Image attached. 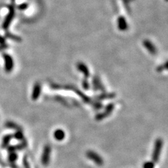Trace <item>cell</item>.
I'll list each match as a JSON object with an SVG mask.
<instances>
[{
    "label": "cell",
    "instance_id": "6da1fadb",
    "mask_svg": "<svg viewBox=\"0 0 168 168\" xmlns=\"http://www.w3.org/2000/svg\"><path fill=\"white\" fill-rule=\"evenodd\" d=\"M163 142L161 139H158L155 141L154 149H153V152L152 154V159L153 161L154 162H157L159 160L160 153H161V149L162 147Z\"/></svg>",
    "mask_w": 168,
    "mask_h": 168
},
{
    "label": "cell",
    "instance_id": "7a4b0ae2",
    "mask_svg": "<svg viewBox=\"0 0 168 168\" xmlns=\"http://www.w3.org/2000/svg\"><path fill=\"white\" fill-rule=\"evenodd\" d=\"M3 58L4 60V69L7 73H10L13 71L14 67V62L13 58L9 54L3 53Z\"/></svg>",
    "mask_w": 168,
    "mask_h": 168
},
{
    "label": "cell",
    "instance_id": "3957f363",
    "mask_svg": "<svg viewBox=\"0 0 168 168\" xmlns=\"http://www.w3.org/2000/svg\"><path fill=\"white\" fill-rule=\"evenodd\" d=\"M86 156L90 160H92L98 166H102L104 164V160L102 159V158L96 152H94L93 151H88Z\"/></svg>",
    "mask_w": 168,
    "mask_h": 168
},
{
    "label": "cell",
    "instance_id": "277c9868",
    "mask_svg": "<svg viewBox=\"0 0 168 168\" xmlns=\"http://www.w3.org/2000/svg\"><path fill=\"white\" fill-rule=\"evenodd\" d=\"M51 154V147L49 145H46L43 150V153L41 155V163L44 166H47L49 164L50 157Z\"/></svg>",
    "mask_w": 168,
    "mask_h": 168
},
{
    "label": "cell",
    "instance_id": "5b68a950",
    "mask_svg": "<svg viewBox=\"0 0 168 168\" xmlns=\"http://www.w3.org/2000/svg\"><path fill=\"white\" fill-rule=\"evenodd\" d=\"M14 15H15V12H14V9L13 7H10L9 8V13L7 14V16H6L5 19H4V21L3 24H2V28L4 30H6L7 29L9 28V27L10 26L11 23L13 19L14 18Z\"/></svg>",
    "mask_w": 168,
    "mask_h": 168
},
{
    "label": "cell",
    "instance_id": "8992f818",
    "mask_svg": "<svg viewBox=\"0 0 168 168\" xmlns=\"http://www.w3.org/2000/svg\"><path fill=\"white\" fill-rule=\"evenodd\" d=\"M41 92V86L39 83L36 82L35 84L32 88V100L35 101L39 99L40 97Z\"/></svg>",
    "mask_w": 168,
    "mask_h": 168
},
{
    "label": "cell",
    "instance_id": "52a82bcc",
    "mask_svg": "<svg viewBox=\"0 0 168 168\" xmlns=\"http://www.w3.org/2000/svg\"><path fill=\"white\" fill-rule=\"evenodd\" d=\"M27 147V142L24 140L23 142H21L18 144L14 145V146H9L8 147V151L9 153L11 152H15L16 150H22L23 148H25Z\"/></svg>",
    "mask_w": 168,
    "mask_h": 168
},
{
    "label": "cell",
    "instance_id": "ba28073f",
    "mask_svg": "<svg viewBox=\"0 0 168 168\" xmlns=\"http://www.w3.org/2000/svg\"><path fill=\"white\" fill-rule=\"evenodd\" d=\"M53 136H54V138L57 141H62L65 137V133L62 130L58 129V130H56L54 133H53Z\"/></svg>",
    "mask_w": 168,
    "mask_h": 168
},
{
    "label": "cell",
    "instance_id": "9c48e42d",
    "mask_svg": "<svg viewBox=\"0 0 168 168\" xmlns=\"http://www.w3.org/2000/svg\"><path fill=\"white\" fill-rule=\"evenodd\" d=\"M13 138V135H11V134H9V135H6L4 136L2 139V148H6L8 147V146L10 143L11 139Z\"/></svg>",
    "mask_w": 168,
    "mask_h": 168
},
{
    "label": "cell",
    "instance_id": "30bf717a",
    "mask_svg": "<svg viewBox=\"0 0 168 168\" xmlns=\"http://www.w3.org/2000/svg\"><path fill=\"white\" fill-rule=\"evenodd\" d=\"M5 126L7 128L9 129H13V130H21V128L19 126L18 124L13 122V121H7L5 123Z\"/></svg>",
    "mask_w": 168,
    "mask_h": 168
},
{
    "label": "cell",
    "instance_id": "8fae6325",
    "mask_svg": "<svg viewBox=\"0 0 168 168\" xmlns=\"http://www.w3.org/2000/svg\"><path fill=\"white\" fill-rule=\"evenodd\" d=\"M6 37L10 39L13 40L14 41H16V42H21L22 41V39L20 37V36H17V35H14L13 34H11L9 32H6Z\"/></svg>",
    "mask_w": 168,
    "mask_h": 168
},
{
    "label": "cell",
    "instance_id": "7c38bea8",
    "mask_svg": "<svg viewBox=\"0 0 168 168\" xmlns=\"http://www.w3.org/2000/svg\"><path fill=\"white\" fill-rule=\"evenodd\" d=\"M13 137L16 139L17 140H24V135L23 133L22 132V130H16V132L13 135Z\"/></svg>",
    "mask_w": 168,
    "mask_h": 168
},
{
    "label": "cell",
    "instance_id": "4fadbf2b",
    "mask_svg": "<svg viewBox=\"0 0 168 168\" xmlns=\"http://www.w3.org/2000/svg\"><path fill=\"white\" fill-rule=\"evenodd\" d=\"M144 46L147 48L150 53H155V48L154 46H153L152 43H151V42L148 41H146L144 42Z\"/></svg>",
    "mask_w": 168,
    "mask_h": 168
},
{
    "label": "cell",
    "instance_id": "5bb4252c",
    "mask_svg": "<svg viewBox=\"0 0 168 168\" xmlns=\"http://www.w3.org/2000/svg\"><path fill=\"white\" fill-rule=\"evenodd\" d=\"M17 159H18V154H17L16 152L9 153V158H8V160L9 162L11 163H13L16 161Z\"/></svg>",
    "mask_w": 168,
    "mask_h": 168
},
{
    "label": "cell",
    "instance_id": "9a60e30c",
    "mask_svg": "<svg viewBox=\"0 0 168 168\" xmlns=\"http://www.w3.org/2000/svg\"><path fill=\"white\" fill-rule=\"evenodd\" d=\"M143 168H154V163L151 161L144 162V164L143 165Z\"/></svg>",
    "mask_w": 168,
    "mask_h": 168
},
{
    "label": "cell",
    "instance_id": "2e32d148",
    "mask_svg": "<svg viewBox=\"0 0 168 168\" xmlns=\"http://www.w3.org/2000/svg\"><path fill=\"white\" fill-rule=\"evenodd\" d=\"M23 162L24 168H31L30 163H29V162H28V158H27V156L24 157Z\"/></svg>",
    "mask_w": 168,
    "mask_h": 168
},
{
    "label": "cell",
    "instance_id": "e0dca14e",
    "mask_svg": "<svg viewBox=\"0 0 168 168\" xmlns=\"http://www.w3.org/2000/svg\"><path fill=\"white\" fill-rule=\"evenodd\" d=\"M28 4L23 3V4H20V5H19V6H18V8H19V9H21V10H24V9L28 8Z\"/></svg>",
    "mask_w": 168,
    "mask_h": 168
},
{
    "label": "cell",
    "instance_id": "ac0fdd59",
    "mask_svg": "<svg viewBox=\"0 0 168 168\" xmlns=\"http://www.w3.org/2000/svg\"><path fill=\"white\" fill-rule=\"evenodd\" d=\"M6 39L4 36L0 35V45H4L6 44Z\"/></svg>",
    "mask_w": 168,
    "mask_h": 168
},
{
    "label": "cell",
    "instance_id": "d6986e66",
    "mask_svg": "<svg viewBox=\"0 0 168 168\" xmlns=\"http://www.w3.org/2000/svg\"><path fill=\"white\" fill-rule=\"evenodd\" d=\"M8 48H9V46L7 45L6 43V44H4V45H0V51L5 50Z\"/></svg>",
    "mask_w": 168,
    "mask_h": 168
}]
</instances>
